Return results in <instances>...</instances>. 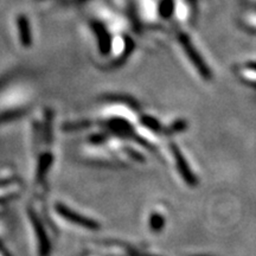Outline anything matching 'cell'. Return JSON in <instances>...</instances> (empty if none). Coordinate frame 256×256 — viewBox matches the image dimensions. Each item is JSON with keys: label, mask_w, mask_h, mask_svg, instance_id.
I'll return each mask as SVG.
<instances>
[{"label": "cell", "mask_w": 256, "mask_h": 256, "mask_svg": "<svg viewBox=\"0 0 256 256\" xmlns=\"http://www.w3.org/2000/svg\"><path fill=\"white\" fill-rule=\"evenodd\" d=\"M177 40H178L179 48L183 49L184 55L186 56V58L188 60H190L192 66H194V68L200 74L202 78L204 80H210L211 78L210 69L206 66L204 60H202L200 54L198 52V50L196 49V46L192 43L190 37H188V34H179L177 37Z\"/></svg>", "instance_id": "obj_1"}, {"label": "cell", "mask_w": 256, "mask_h": 256, "mask_svg": "<svg viewBox=\"0 0 256 256\" xmlns=\"http://www.w3.org/2000/svg\"><path fill=\"white\" fill-rule=\"evenodd\" d=\"M194 17V5L190 0H172L171 18L178 24L188 25Z\"/></svg>", "instance_id": "obj_2"}, {"label": "cell", "mask_w": 256, "mask_h": 256, "mask_svg": "<svg viewBox=\"0 0 256 256\" xmlns=\"http://www.w3.org/2000/svg\"><path fill=\"white\" fill-rule=\"evenodd\" d=\"M136 11L142 20L148 24H154L162 18L158 0H136Z\"/></svg>", "instance_id": "obj_3"}, {"label": "cell", "mask_w": 256, "mask_h": 256, "mask_svg": "<svg viewBox=\"0 0 256 256\" xmlns=\"http://www.w3.org/2000/svg\"><path fill=\"white\" fill-rule=\"evenodd\" d=\"M60 212L63 217H66V220L72 222L74 224H78V226H82L84 229H90V230H96L98 229V224L94 222L92 220H87V217H83L78 214L74 212L69 209V208H64V206H60Z\"/></svg>", "instance_id": "obj_4"}, {"label": "cell", "mask_w": 256, "mask_h": 256, "mask_svg": "<svg viewBox=\"0 0 256 256\" xmlns=\"http://www.w3.org/2000/svg\"><path fill=\"white\" fill-rule=\"evenodd\" d=\"M174 158H176V162H177L178 168L182 171V176H183L185 182H188V183L192 184L194 182V176L191 174V172L188 171V168L186 162H185V159L183 158V156L179 153V151L177 148H176V147L174 148ZM180 171H179V172H180Z\"/></svg>", "instance_id": "obj_5"}, {"label": "cell", "mask_w": 256, "mask_h": 256, "mask_svg": "<svg viewBox=\"0 0 256 256\" xmlns=\"http://www.w3.org/2000/svg\"><path fill=\"white\" fill-rule=\"evenodd\" d=\"M162 217L160 216H154L152 218V226L156 229H160L162 228Z\"/></svg>", "instance_id": "obj_6"}]
</instances>
